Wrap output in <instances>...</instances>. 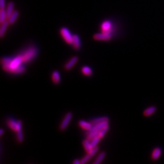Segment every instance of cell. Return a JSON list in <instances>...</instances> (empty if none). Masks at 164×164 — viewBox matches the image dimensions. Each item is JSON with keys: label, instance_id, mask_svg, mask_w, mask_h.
Segmentation results:
<instances>
[{"label": "cell", "instance_id": "obj_1", "mask_svg": "<svg viewBox=\"0 0 164 164\" xmlns=\"http://www.w3.org/2000/svg\"><path fill=\"white\" fill-rule=\"evenodd\" d=\"M22 62H23V59H22L21 55H19L18 56H17L15 58H14L13 59H12L9 65L2 66V69L4 71L13 73L15 69H17L18 66H20L21 65Z\"/></svg>", "mask_w": 164, "mask_h": 164}, {"label": "cell", "instance_id": "obj_2", "mask_svg": "<svg viewBox=\"0 0 164 164\" xmlns=\"http://www.w3.org/2000/svg\"><path fill=\"white\" fill-rule=\"evenodd\" d=\"M38 54V49L32 46L25 50L21 54H20L23 62H28L33 60Z\"/></svg>", "mask_w": 164, "mask_h": 164}, {"label": "cell", "instance_id": "obj_3", "mask_svg": "<svg viewBox=\"0 0 164 164\" xmlns=\"http://www.w3.org/2000/svg\"><path fill=\"white\" fill-rule=\"evenodd\" d=\"M73 117V114L71 112H68L66 114L65 117H64L62 122L60 125V130L61 131H65L67 127H68L72 118Z\"/></svg>", "mask_w": 164, "mask_h": 164}, {"label": "cell", "instance_id": "obj_4", "mask_svg": "<svg viewBox=\"0 0 164 164\" xmlns=\"http://www.w3.org/2000/svg\"><path fill=\"white\" fill-rule=\"evenodd\" d=\"M162 154V149L159 147H156L151 152L150 158L153 161H158Z\"/></svg>", "mask_w": 164, "mask_h": 164}, {"label": "cell", "instance_id": "obj_5", "mask_svg": "<svg viewBox=\"0 0 164 164\" xmlns=\"http://www.w3.org/2000/svg\"><path fill=\"white\" fill-rule=\"evenodd\" d=\"M60 33L67 44H72L73 35H71L70 31L66 28H62L60 30Z\"/></svg>", "mask_w": 164, "mask_h": 164}, {"label": "cell", "instance_id": "obj_6", "mask_svg": "<svg viewBox=\"0 0 164 164\" xmlns=\"http://www.w3.org/2000/svg\"><path fill=\"white\" fill-rule=\"evenodd\" d=\"M98 150H99V148L98 147H96L93 148V150L87 153V154L80 159L81 164H86L88 161H89L91 159V158L96 154V153L98 151Z\"/></svg>", "mask_w": 164, "mask_h": 164}, {"label": "cell", "instance_id": "obj_7", "mask_svg": "<svg viewBox=\"0 0 164 164\" xmlns=\"http://www.w3.org/2000/svg\"><path fill=\"white\" fill-rule=\"evenodd\" d=\"M94 39L96 40H100V41H109L111 39L112 36L111 33H108L102 32L96 33L94 36Z\"/></svg>", "mask_w": 164, "mask_h": 164}, {"label": "cell", "instance_id": "obj_8", "mask_svg": "<svg viewBox=\"0 0 164 164\" xmlns=\"http://www.w3.org/2000/svg\"><path fill=\"white\" fill-rule=\"evenodd\" d=\"M156 111H157V107L154 105H152L148 106V108L144 109L143 112V115L145 117H149L150 116H152Z\"/></svg>", "mask_w": 164, "mask_h": 164}, {"label": "cell", "instance_id": "obj_9", "mask_svg": "<svg viewBox=\"0 0 164 164\" xmlns=\"http://www.w3.org/2000/svg\"><path fill=\"white\" fill-rule=\"evenodd\" d=\"M78 60H79V59H78V57H77V56H74V57H72L64 66L65 69L68 71V70H70L71 69H72L74 66V65L78 62Z\"/></svg>", "mask_w": 164, "mask_h": 164}, {"label": "cell", "instance_id": "obj_10", "mask_svg": "<svg viewBox=\"0 0 164 164\" xmlns=\"http://www.w3.org/2000/svg\"><path fill=\"white\" fill-rule=\"evenodd\" d=\"M112 23L109 21H105L102 23L101 25V29L103 32L111 33Z\"/></svg>", "mask_w": 164, "mask_h": 164}, {"label": "cell", "instance_id": "obj_11", "mask_svg": "<svg viewBox=\"0 0 164 164\" xmlns=\"http://www.w3.org/2000/svg\"><path fill=\"white\" fill-rule=\"evenodd\" d=\"M72 45L74 49L78 51L81 48V41L80 40V37L77 35H74L72 38Z\"/></svg>", "mask_w": 164, "mask_h": 164}, {"label": "cell", "instance_id": "obj_12", "mask_svg": "<svg viewBox=\"0 0 164 164\" xmlns=\"http://www.w3.org/2000/svg\"><path fill=\"white\" fill-rule=\"evenodd\" d=\"M108 125V122H103L99 124H97L96 125H94L92 128L88 131H86V134H88L89 132H94V131H99L101 130L102 128H103L104 127H105L106 126Z\"/></svg>", "mask_w": 164, "mask_h": 164}, {"label": "cell", "instance_id": "obj_13", "mask_svg": "<svg viewBox=\"0 0 164 164\" xmlns=\"http://www.w3.org/2000/svg\"><path fill=\"white\" fill-rule=\"evenodd\" d=\"M109 117H108L106 116H103V117H100L92 119L90 122L94 126V125H96L97 124H101V123H103V122H109Z\"/></svg>", "mask_w": 164, "mask_h": 164}, {"label": "cell", "instance_id": "obj_14", "mask_svg": "<svg viewBox=\"0 0 164 164\" xmlns=\"http://www.w3.org/2000/svg\"><path fill=\"white\" fill-rule=\"evenodd\" d=\"M78 125L82 128L85 130L86 131H88V130H91L92 128V127H93V125L91 124V122H85V120H80L78 122Z\"/></svg>", "mask_w": 164, "mask_h": 164}, {"label": "cell", "instance_id": "obj_15", "mask_svg": "<svg viewBox=\"0 0 164 164\" xmlns=\"http://www.w3.org/2000/svg\"><path fill=\"white\" fill-rule=\"evenodd\" d=\"M9 25H10V23H9L8 20L5 21L2 23H1V28H0V36H1V38H2L4 36V35H5Z\"/></svg>", "mask_w": 164, "mask_h": 164}, {"label": "cell", "instance_id": "obj_16", "mask_svg": "<svg viewBox=\"0 0 164 164\" xmlns=\"http://www.w3.org/2000/svg\"><path fill=\"white\" fill-rule=\"evenodd\" d=\"M52 80L54 84H59L60 82V75L58 71H53L52 74Z\"/></svg>", "mask_w": 164, "mask_h": 164}, {"label": "cell", "instance_id": "obj_17", "mask_svg": "<svg viewBox=\"0 0 164 164\" xmlns=\"http://www.w3.org/2000/svg\"><path fill=\"white\" fill-rule=\"evenodd\" d=\"M6 13H7V20L10 17V16L12 14V13L15 11L14 10V3L13 2H10L6 9Z\"/></svg>", "mask_w": 164, "mask_h": 164}, {"label": "cell", "instance_id": "obj_18", "mask_svg": "<svg viewBox=\"0 0 164 164\" xmlns=\"http://www.w3.org/2000/svg\"><path fill=\"white\" fill-rule=\"evenodd\" d=\"M18 16H19V12L17 10H15L7 20L10 25L13 24L17 21Z\"/></svg>", "mask_w": 164, "mask_h": 164}, {"label": "cell", "instance_id": "obj_19", "mask_svg": "<svg viewBox=\"0 0 164 164\" xmlns=\"http://www.w3.org/2000/svg\"><path fill=\"white\" fill-rule=\"evenodd\" d=\"M82 144H83V147H84V148H85V150L86 153H88V152L91 151L93 150V148H92L91 145V141L89 140L88 139H85L83 141Z\"/></svg>", "mask_w": 164, "mask_h": 164}, {"label": "cell", "instance_id": "obj_20", "mask_svg": "<svg viewBox=\"0 0 164 164\" xmlns=\"http://www.w3.org/2000/svg\"><path fill=\"white\" fill-rule=\"evenodd\" d=\"M81 71H82V72L86 76H90L93 74L91 69L89 66H85L82 67L81 69Z\"/></svg>", "mask_w": 164, "mask_h": 164}, {"label": "cell", "instance_id": "obj_21", "mask_svg": "<svg viewBox=\"0 0 164 164\" xmlns=\"http://www.w3.org/2000/svg\"><path fill=\"white\" fill-rule=\"evenodd\" d=\"M7 20V13L5 9H1L0 10V23H2L5 21Z\"/></svg>", "mask_w": 164, "mask_h": 164}, {"label": "cell", "instance_id": "obj_22", "mask_svg": "<svg viewBox=\"0 0 164 164\" xmlns=\"http://www.w3.org/2000/svg\"><path fill=\"white\" fill-rule=\"evenodd\" d=\"M17 125V122H15L13 119H10L7 121V125L13 131H16Z\"/></svg>", "mask_w": 164, "mask_h": 164}, {"label": "cell", "instance_id": "obj_23", "mask_svg": "<svg viewBox=\"0 0 164 164\" xmlns=\"http://www.w3.org/2000/svg\"><path fill=\"white\" fill-rule=\"evenodd\" d=\"M106 153L105 151H103V152H101V153L98 155L97 158L96 159V161L94 162L93 164H99L100 163H101V162L103 161V159H105V156H106Z\"/></svg>", "mask_w": 164, "mask_h": 164}, {"label": "cell", "instance_id": "obj_24", "mask_svg": "<svg viewBox=\"0 0 164 164\" xmlns=\"http://www.w3.org/2000/svg\"><path fill=\"white\" fill-rule=\"evenodd\" d=\"M99 131H94L91 132H89L88 134H86V139H88L89 140L91 141L93 139L97 137L99 134Z\"/></svg>", "mask_w": 164, "mask_h": 164}, {"label": "cell", "instance_id": "obj_25", "mask_svg": "<svg viewBox=\"0 0 164 164\" xmlns=\"http://www.w3.org/2000/svg\"><path fill=\"white\" fill-rule=\"evenodd\" d=\"M17 137L18 142L20 143H22L24 141V135L22 131V129L17 131Z\"/></svg>", "mask_w": 164, "mask_h": 164}, {"label": "cell", "instance_id": "obj_26", "mask_svg": "<svg viewBox=\"0 0 164 164\" xmlns=\"http://www.w3.org/2000/svg\"><path fill=\"white\" fill-rule=\"evenodd\" d=\"M100 139H101V138L98 135L97 137H96V138H94V139H93L91 141V147H92L93 148L97 147V145H98Z\"/></svg>", "mask_w": 164, "mask_h": 164}, {"label": "cell", "instance_id": "obj_27", "mask_svg": "<svg viewBox=\"0 0 164 164\" xmlns=\"http://www.w3.org/2000/svg\"><path fill=\"white\" fill-rule=\"evenodd\" d=\"M109 130V125H107L105 127H104L103 128H102L101 130H100L99 131V134H98V136L101 139L103 138L105 135L106 134V133Z\"/></svg>", "mask_w": 164, "mask_h": 164}, {"label": "cell", "instance_id": "obj_28", "mask_svg": "<svg viewBox=\"0 0 164 164\" xmlns=\"http://www.w3.org/2000/svg\"><path fill=\"white\" fill-rule=\"evenodd\" d=\"M26 71V68L24 66L21 65L20 66H18L17 69H15L13 71V73H15V74H21V73H23L25 72Z\"/></svg>", "mask_w": 164, "mask_h": 164}, {"label": "cell", "instance_id": "obj_29", "mask_svg": "<svg viewBox=\"0 0 164 164\" xmlns=\"http://www.w3.org/2000/svg\"><path fill=\"white\" fill-rule=\"evenodd\" d=\"M12 59H10V57H2L1 59V65H9L10 63L12 61Z\"/></svg>", "mask_w": 164, "mask_h": 164}, {"label": "cell", "instance_id": "obj_30", "mask_svg": "<svg viewBox=\"0 0 164 164\" xmlns=\"http://www.w3.org/2000/svg\"><path fill=\"white\" fill-rule=\"evenodd\" d=\"M6 7V0H0V8L5 9Z\"/></svg>", "mask_w": 164, "mask_h": 164}, {"label": "cell", "instance_id": "obj_31", "mask_svg": "<svg viewBox=\"0 0 164 164\" xmlns=\"http://www.w3.org/2000/svg\"><path fill=\"white\" fill-rule=\"evenodd\" d=\"M73 164H81V161L79 159H75L73 162H72Z\"/></svg>", "mask_w": 164, "mask_h": 164}, {"label": "cell", "instance_id": "obj_32", "mask_svg": "<svg viewBox=\"0 0 164 164\" xmlns=\"http://www.w3.org/2000/svg\"><path fill=\"white\" fill-rule=\"evenodd\" d=\"M3 133H4V130H3L2 128H1V129L0 130V135L1 136V135L3 134Z\"/></svg>", "mask_w": 164, "mask_h": 164}]
</instances>
